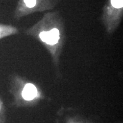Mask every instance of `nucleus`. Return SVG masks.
I'll return each mask as SVG.
<instances>
[{
	"instance_id": "20e7f679",
	"label": "nucleus",
	"mask_w": 123,
	"mask_h": 123,
	"mask_svg": "<svg viewBox=\"0 0 123 123\" xmlns=\"http://www.w3.org/2000/svg\"><path fill=\"white\" fill-rule=\"evenodd\" d=\"M24 2L27 6L30 8L34 7L36 4V0H24Z\"/></svg>"
},
{
	"instance_id": "f257e3e1",
	"label": "nucleus",
	"mask_w": 123,
	"mask_h": 123,
	"mask_svg": "<svg viewBox=\"0 0 123 123\" xmlns=\"http://www.w3.org/2000/svg\"><path fill=\"white\" fill-rule=\"evenodd\" d=\"M43 42L50 45L56 44L59 39V31L57 29H53L49 31H42L39 34Z\"/></svg>"
},
{
	"instance_id": "7ed1b4c3",
	"label": "nucleus",
	"mask_w": 123,
	"mask_h": 123,
	"mask_svg": "<svg viewBox=\"0 0 123 123\" xmlns=\"http://www.w3.org/2000/svg\"><path fill=\"white\" fill-rule=\"evenodd\" d=\"M112 6L115 8H121L123 6V0H111Z\"/></svg>"
},
{
	"instance_id": "f03ea898",
	"label": "nucleus",
	"mask_w": 123,
	"mask_h": 123,
	"mask_svg": "<svg viewBox=\"0 0 123 123\" xmlns=\"http://www.w3.org/2000/svg\"><path fill=\"white\" fill-rule=\"evenodd\" d=\"M37 94L36 87L32 84H27L22 91V96L26 100L33 99Z\"/></svg>"
}]
</instances>
